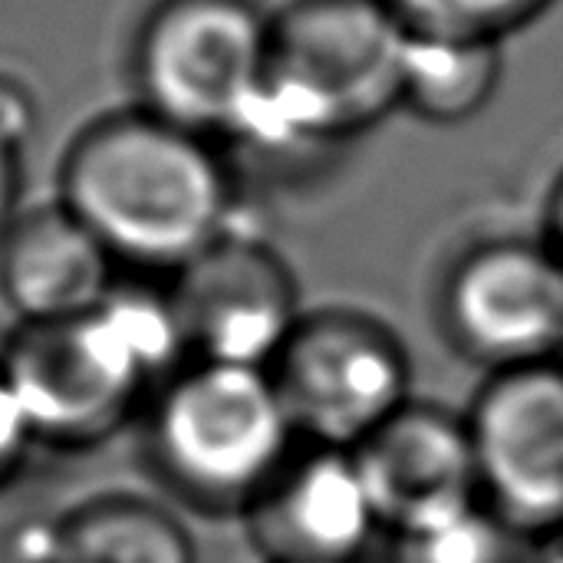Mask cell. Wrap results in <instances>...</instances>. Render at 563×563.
Wrapping results in <instances>:
<instances>
[{
  "mask_svg": "<svg viewBox=\"0 0 563 563\" xmlns=\"http://www.w3.org/2000/svg\"><path fill=\"white\" fill-rule=\"evenodd\" d=\"M402 544L409 563H538L541 558L534 554V538L485 501L459 521Z\"/></svg>",
  "mask_w": 563,
  "mask_h": 563,
  "instance_id": "obj_15",
  "label": "cell"
},
{
  "mask_svg": "<svg viewBox=\"0 0 563 563\" xmlns=\"http://www.w3.org/2000/svg\"><path fill=\"white\" fill-rule=\"evenodd\" d=\"M439 310L455 353L488 376L561 363L563 264L544 238L472 247L449 271Z\"/></svg>",
  "mask_w": 563,
  "mask_h": 563,
  "instance_id": "obj_7",
  "label": "cell"
},
{
  "mask_svg": "<svg viewBox=\"0 0 563 563\" xmlns=\"http://www.w3.org/2000/svg\"><path fill=\"white\" fill-rule=\"evenodd\" d=\"M386 3L416 33L505 40L508 33L541 16L551 0H386Z\"/></svg>",
  "mask_w": 563,
  "mask_h": 563,
  "instance_id": "obj_16",
  "label": "cell"
},
{
  "mask_svg": "<svg viewBox=\"0 0 563 563\" xmlns=\"http://www.w3.org/2000/svg\"><path fill=\"white\" fill-rule=\"evenodd\" d=\"M36 563H195V544L158 501L135 492H102L43 528Z\"/></svg>",
  "mask_w": 563,
  "mask_h": 563,
  "instance_id": "obj_13",
  "label": "cell"
},
{
  "mask_svg": "<svg viewBox=\"0 0 563 563\" xmlns=\"http://www.w3.org/2000/svg\"><path fill=\"white\" fill-rule=\"evenodd\" d=\"M544 241L548 247L561 257L563 264V172L554 181L551 195H548V208H544Z\"/></svg>",
  "mask_w": 563,
  "mask_h": 563,
  "instance_id": "obj_19",
  "label": "cell"
},
{
  "mask_svg": "<svg viewBox=\"0 0 563 563\" xmlns=\"http://www.w3.org/2000/svg\"><path fill=\"white\" fill-rule=\"evenodd\" d=\"M465 419L485 505L531 538L563 534V363L492 373Z\"/></svg>",
  "mask_w": 563,
  "mask_h": 563,
  "instance_id": "obj_8",
  "label": "cell"
},
{
  "mask_svg": "<svg viewBox=\"0 0 563 563\" xmlns=\"http://www.w3.org/2000/svg\"><path fill=\"white\" fill-rule=\"evenodd\" d=\"M271 369L181 366L155 396L148 449L158 475L205 508H251L297 449Z\"/></svg>",
  "mask_w": 563,
  "mask_h": 563,
  "instance_id": "obj_4",
  "label": "cell"
},
{
  "mask_svg": "<svg viewBox=\"0 0 563 563\" xmlns=\"http://www.w3.org/2000/svg\"><path fill=\"white\" fill-rule=\"evenodd\" d=\"M561 363H563V356H561Z\"/></svg>",
  "mask_w": 563,
  "mask_h": 563,
  "instance_id": "obj_21",
  "label": "cell"
},
{
  "mask_svg": "<svg viewBox=\"0 0 563 563\" xmlns=\"http://www.w3.org/2000/svg\"><path fill=\"white\" fill-rule=\"evenodd\" d=\"M383 534L426 538L485 501L465 416L409 402L353 449Z\"/></svg>",
  "mask_w": 563,
  "mask_h": 563,
  "instance_id": "obj_10",
  "label": "cell"
},
{
  "mask_svg": "<svg viewBox=\"0 0 563 563\" xmlns=\"http://www.w3.org/2000/svg\"><path fill=\"white\" fill-rule=\"evenodd\" d=\"M168 294L188 356L201 363L271 369L303 317L287 261L234 231L172 274Z\"/></svg>",
  "mask_w": 563,
  "mask_h": 563,
  "instance_id": "obj_9",
  "label": "cell"
},
{
  "mask_svg": "<svg viewBox=\"0 0 563 563\" xmlns=\"http://www.w3.org/2000/svg\"><path fill=\"white\" fill-rule=\"evenodd\" d=\"M505 40L409 30L402 66V109L429 125H462L498 96Z\"/></svg>",
  "mask_w": 563,
  "mask_h": 563,
  "instance_id": "obj_14",
  "label": "cell"
},
{
  "mask_svg": "<svg viewBox=\"0 0 563 563\" xmlns=\"http://www.w3.org/2000/svg\"><path fill=\"white\" fill-rule=\"evenodd\" d=\"M247 521L267 563H356L383 534L353 449L313 442H297Z\"/></svg>",
  "mask_w": 563,
  "mask_h": 563,
  "instance_id": "obj_11",
  "label": "cell"
},
{
  "mask_svg": "<svg viewBox=\"0 0 563 563\" xmlns=\"http://www.w3.org/2000/svg\"><path fill=\"white\" fill-rule=\"evenodd\" d=\"M59 201L115 264L145 274L172 277L234 231V178L218 142L142 106L76 135Z\"/></svg>",
  "mask_w": 563,
  "mask_h": 563,
  "instance_id": "obj_1",
  "label": "cell"
},
{
  "mask_svg": "<svg viewBox=\"0 0 563 563\" xmlns=\"http://www.w3.org/2000/svg\"><path fill=\"white\" fill-rule=\"evenodd\" d=\"M538 563H563V551H558V554H541Z\"/></svg>",
  "mask_w": 563,
  "mask_h": 563,
  "instance_id": "obj_20",
  "label": "cell"
},
{
  "mask_svg": "<svg viewBox=\"0 0 563 563\" xmlns=\"http://www.w3.org/2000/svg\"><path fill=\"white\" fill-rule=\"evenodd\" d=\"M36 445L30 422L10 389V379L0 366V488L16 475V468L23 465L26 452Z\"/></svg>",
  "mask_w": 563,
  "mask_h": 563,
  "instance_id": "obj_18",
  "label": "cell"
},
{
  "mask_svg": "<svg viewBox=\"0 0 563 563\" xmlns=\"http://www.w3.org/2000/svg\"><path fill=\"white\" fill-rule=\"evenodd\" d=\"M271 16L254 0H162L135 40L142 109L205 139H238L264 82Z\"/></svg>",
  "mask_w": 563,
  "mask_h": 563,
  "instance_id": "obj_5",
  "label": "cell"
},
{
  "mask_svg": "<svg viewBox=\"0 0 563 563\" xmlns=\"http://www.w3.org/2000/svg\"><path fill=\"white\" fill-rule=\"evenodd\" d=\"M409 26L386 0H290L234 142L271 158L350 142L402 109Z\"/></svg>",
  "mask_w": 563,
  "mask_h": 563,
  "instance_id": "obj_3",
  "label": "cell"
},
{
  "mask_svg": "<svg viewBox=\"0 0 563 563\" xmlns=\"http://www.w3.org/2000/svg\"><path fill=\"white\" fill-rule=\"evenodd\" d=\"M274 386L300 442L356 449L412 402L402 340L360 310L303 313L277 360Z\"/></svg>",
  "mask_w": 563,
  "mask_h": 563,
  "instance_id": "obj_6",
  "label": "cell"
},
{
  "mask_svg": "<svg viewBox=\"0 0 563 563\" xmlns=\"http://www.w3.org/2000/svg\"><path fill=\"white\" fill-rule=\"evenodd\" d=\"M33 112L16 86L0 82V238L13 224L20 191V148L30 132Z\"/></svg>",
  "mask_w": 563,
  "mask_h": 563,
  "instance_id": "obj_17",
  "label": "cell"
},
{
  "mask_svg": "<svg viewBox=\"0 0 563 563\" xmlns=\"http://www.w3.org/2000/svg\"><path fill=\"white\" fill-rule=\"evenodd\" d=\"M115 284V257L59 198L20 211L0 238V297L20 323L76 320Z\"/></svg>",
  "mask_w": 563,
  "mask_h": 563,
  "instance_id": "obj_12",
  "label": "cell"
},
{
  "mask_svg": "<svg viewBox=\"0 0 563 563\" xmlns=\"http://www.w3.org/2000/svg\"><path fill=\"white\" fill-rule=\"evenodd\" d=\"M188 363L168 287L129 280L76 320L20 323L0 353L33 439L66 449L119 432Z\"/></svg>",
  "mask_w": 563,
  "mask_h": 563,
  "instance_id": "obj_2",
  "label": "cell"
}]
</instances>
